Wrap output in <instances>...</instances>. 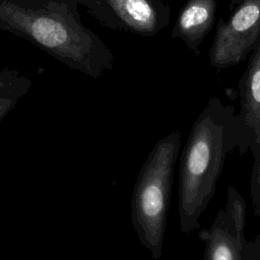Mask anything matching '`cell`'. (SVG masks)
<instances>
[{
	"label": "cell",
	"instance_id": "obj_1",
	"mask_svg": "<svg viewBox=\"0 0 260 260\" xmlns=\"http://www.w3.org/2000/svg\"><path fill=\"white\" fill-rule=\"evenodd\" d=\"M0 31L32 43L67 67L99 77L114 66V55L86 27L70 0H0Z\"/></svg>",
	"mask_w": 260,
	"mask_h": 260
},
{
	"label": "cell",
	"instance_id": "obj_2",
	"mask_svg": "<svg viewBox=\"0 0 260 260\" xmlns=\"http://www.w3.org/2000/svg\"><path fill=\"white\" fill-rule=\"evenodd\" d=\"M239 122L235 108L212 98L194 121L179 168L178 211L180 230L200 229V216L212 199L226 155L239 148Z\"/></svg>",
	"mask_w": 260,
	"mask_h": 260
},
{
	"label": "cell",
	"instance_id": "obj_3",
	"mask_svg": "<svg viewBox=\"0 0 260 260\" xmlns=\"http://www.w3.org/2000/svg\"><path fill=\"white\" fill-rule=\"evenodd\" d=\"M181 145L178 130L159 139L149 151L136 178L131 220L139 242L154 260L162 254L174 170Z\"/></svg>",
	"mask_w": 260,
	"mask_h": 260
},
{
	"label": "cell",
	"instance_id": "obj_4",
	"mask_svg": "<svg viewBox=\"0 0 260 260\" xmlns=\"http://www.w3.org/2000/svg\"><path fill=\"white\" fill-rule=\"evenodd\" d=\"M102 25L114 30L151 37L170 23L171 8L161 0H70Z\"/></svg>",
	"mask_w": 260,
	"mask_h": 260
},
{
	"label": "cell",
	"instance_id": "obj_5",
	"mask_svg": "<svg viewBox=\"0 0 260 260\" xmlns=\"http://www.w3.org/2000/svg\"><path fill=\"white\" fill-rule=\"evenodd\" d=\"M260 39V0H246L228 21L216 24L209 50L210 65L224 69L245 61Z\"/></svg>",
	"mask_w": 260,
	"mask_h": 260
},
{
	"label": "cell",
	"instance_id": "obj_6",
	"mask_svg": "<svg viewBox=\"0 0 260 260\" xmlns=\"http://www.w3.org/2000/svg\"><path fill=\"white\" fill-rule=\"evenodd\" d=\"M240 113L237 115L240 128L241 154H252L260 144V39L250 53L248 66L239 81Z\"/></svg>",
	"mask_w": 260,
	"mask_h": 260
},
{
	"label": "cell",
	"instance_id": "obj_7",
	"mask_svg": "<svg viewBox=\"0 0 260 260\" xmlns=\"http://www.w3.org/2000/svg\"><path fill=\"white\" fill-rule=\"evenodd\" d=\"M216 0H187L182 6L171 38L181 39L188 49L199 55V46L214 25Z\"/></svg>",
	"mask_w": 260,
	"mask_h": 260
},
{
	"label": "cell",
	"instance_id": "obj_8",
	"mask_svg": "<svg viewBox=\"0 0 260 260\" xmlns=\"http://www.w3.org/2000/svg\"><path fill=\"white\" fill-rule=\"evenodd\" d=\"M199 238L204 242V260H244L247 240H242L236 233L235 225L225 212H217L208 230H201Z\"/></svg>",
	"mask_w": 260,
	"mask_h": 260
},
{
	"label": "cell",
	"instance_id": "obj_9",
	"mask_svg": "<svg viewBox=\"0 0 260 260\" xmlns=\"http://www.w3.org/2000/svg\"><path fill=\"white\" fill-rule=\"evenodd\" d=\"M224 210L232 219L238 237L242 240H246V203L242 195L232 186L228 188L226 203Z\"/></svg>",
	"mask_w": 260,
	"mask_h": 260
},
{
	"label": "cell",
	"instance_id": "obj_10",
	"mask_svg": "<svg viewBox=\"0 0 260 260\" xmlns=\"http://www.w3.org/2000/svg\"><path fill=\"white\" fill-rule=\"evenodd\" d=\"M252 155L254 162L250 179V194L255 212L260 216V144Z\"/></svg>",
	"mask_w": 260,
	"mask_h": 260
},
{
	"label": "cell",
	"instance_id": "obj_11",
	"mask_svg": "<svg viewBox=\"0 0 260 260\" xmlns=\"http://www.w3.org/2000/svg\"><path fill=\"white\" fill-rule=\"evenodd\" d=\"M244 260H260V232L244 249Z\"/></svg>",
	"mask_w": 260,
	"mask_h": 260
},
{
	"label": "cell",
	"instance_id": "obj_12",
	"mask_svg": "<svg viewBox=\"0 0 260 260\" xmlns=\"http://www.w3.org/2000/svg\"><path fill=\"white\" fill-rule=\"evenodd\" d=\"M244 1H246V0H230V5H229V7H230V9L232 10V9H234L236 6H238V5H240L241 3H243Z\"/></svg>",
	"mask_w": 260,
	"mask_h": 260
}]
</instances>
